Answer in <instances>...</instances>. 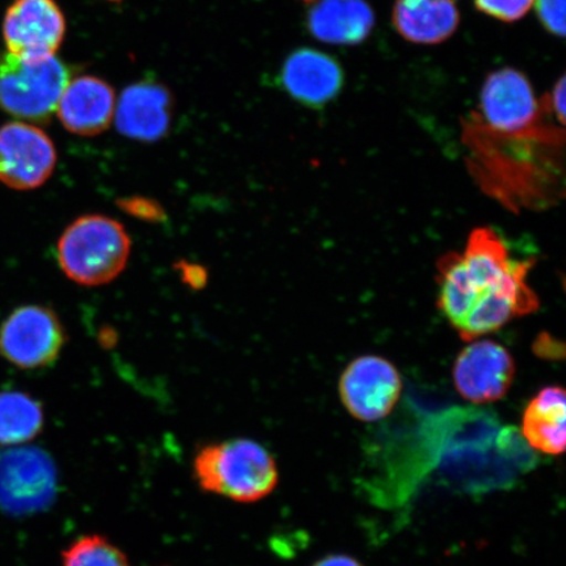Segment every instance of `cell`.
Instances as JSON below:
<instances>
[{
	"label": "cell",
	"instance_id": "cell-1",
	"mask_svg": "<svg viewBox=\"0 0 566 566\" xmlns=\"http://www.w3.org/2000/svg\"><path fill=\"white\" fill-rule=\"evenodd\" d=\"M534 260H514L492 229L473 230L463 253L438 263V306L460 337L472 342L535 313L539 300L527 275Z\"/></svg>",
	"mask_w": 566,
	"mask_h": 566
},
{
	"label": "cell",
	"instance_id": "cell-2",
	"mask_svg": "<svg viewBox=\"0 0 566 566\" xmlns=\"http://www.w3.org/2000/svg\"><path fill=\"white\" fill-rule=\"evenodd\" d=\"M497 134L471 118L464 126L469 167L481 189L513 211L544 209L564 197V129L546 124Z\"/></svg>",
	"mask_w": 566,
	"mask_h": 566
},
{
	"label": "cell",
	"instance_id": "cell-3",
	"mask_svg": "<svg viewBox=\"0 0 566 566\" xmlns=\"http://www.w3.org/2000/svg\"><path fill=\"white\" fill-rule=\"evenodd\" d=\"M193 475L202 491L239 504L264 500L279 484L271 452L245 438L203 446L195 457Z\"/></svg>",
	"mask_w": 566,
	"mask_h": 566
},
{
	"label": "cell",
	"instance_id": "cell-4",
	"mask_svg": "<svg viewBox=\"0 0 566 566\" xmlns=\"http://www.w3.org/2000/svg\"><path fill=\"white\" fill-rule=\"evenodd\" d=\"M132 242L122 223L106 216L77 218L56 244L62 272L83 286L116 280L129 260Z\"/></svg>",
	"mask_w": 566,
	"mask_h": 566
},
{
	"label": "cell",
	"instance_id": "cell-5",
	"mask_svg": "<svg viewBox=\"0 0 566 566\" xmlns=\"http://www.w3.org/2000/svg\"><path fill=\"white\" fill-rule=\"evenodd\" d=\"M70 82V71L55 55L0 56V108L25 123H48Z\"/></svg>",
	"mask_w": 566,
	"mask_h": 566
},
{
	"label": "cell",
	"instance_id": "cell-6",
	"mask_svg": "<svg viewBox=\"0 0 566 566\" xmlns=\"http://www.w3.org/2000/svg\"><path fill=\"white\" fill-rule=\"evenodd\" d=\"M66 344V332L52 308L28 304L0 325V356L19 369L51 366Z\"/></svg>",
	"mask_w": 566,
	"mask_h": 566
},
{
	"label": "cell",
	"instance_id": "cell-7",
	"mask_svg": "<svg viewBox=\"0 0 566 566\" xmlns=\"http://www.w3.org/2000/svg\"><path fill=\"white\" fill-rule=\"evenodd\" d=\"M480 108L481 115L473 118L497 134L528 130L552 113L547 96L537 102L528 77L513 67L494 71L486 77Z\"/></svg>",
	"mask_w": 566,
	"mask_h": 566
},
{
	"label": "cell",
	"instance_id": "cell-8",
	"mask_svg": "<svg viewBox=\"0 0 566 566\" xmlns=\"http://www.w3.org/2000/svg\"><path fill=\"white\" fill-rule=\"evenodd\" d=\"M56 473L52 459L35 448L0 452V511L28 515L52 504Z\"/></svg>",
	"mask_w": 566,
	"mask_h": 566
},
{
	"label": "cell",
	"instance_id": "cell-9",
	"mask_svg": "<svg viewBox=\"0 0 566 566\" xmlns=\"http://www.w3.org/2000/svg\"><path fill=\"white\" fill-rule=\"evenodd\" d=\"M401 389L398 369L378 356L354 359L338 381L343 406L354 419L364 422L386 419L398 405Z\"/></svg>",
	"mask_w": 566,
	"mask_h": 566
},
{
	"label": "cell",
	"instance_id": "cell-10",
	"mask_svg": "<svg viewBox=\"0 0 566 566\" xmlns=\"http://www.w3.org/2000/svg\"><path fill=\"white\" fill-rule=\"evenodd\" d=\"M56 150L48 134L30 123L0 127V182L15 190L38 189L51 179Z\"/></svg>",
	"mask_w": 566,
	"mask_h": 566
},
{
	"label": "cell",
	"instance_id": "cell-11",
	"mask_svg": "<svg viewBox=\"0 0 566 566\" xmlns=\"http://www.w3.org/2000/svg\"><path fill=\"white\" fill-rule=\"evenodd\" d=\"M66 34V20L55 0H15L3 19L9 54L19 59L54 55Z\"/></svg>",
	"mask_w": 566,
	"mask_h": 566
},
{
	"label": "cell",
	"instance_id": "cell-12",
	"mask_svg": "<svg viewBox=\"0 0 566 566\" xmlns=\"http://www.w3.org/2000/svg\"><path fill=\"white\" fill-rule=\"evenodd\" d=\"M514 374L512 354L504 346L484 339L460 352L452 379L463 399L486 405L504 398L513 385Z\"/></svg>",
	"mask_w": 566,
	"mask_h": 566
},
{
	"label": "cell",
	"instance_id": "cell-13",
	"mask_svg": "<svg viewBox=\"0 0 566 566\" xmlns=\"http://www.w3.org/2000/svg\"><path fill=\"white\" fill-rule=\"evenodd\" d=\"M281 84L295 102L321 109L342 94L345 73L334 56L302 48L283 62Z\"/></svg>",
	"mask_w": 566,
	"mask_h": 566
},
{
	"label": "cell",
	"instance_id": "cell-14",
	"mask_svg": "<svg viewBox=\"0 0 566 566\" xmlns=\"http://www.w3.org/2000/svg\"><path fill=\"white\" fill-rule=\"evenodd\" d=\"M116 94L101 77L84 75L69 82L56 105L65 129L81 137H95L111 126L116 113Z\"/></svg>",
	"mask_w": 566,
	"mask_h": 566
},
{
	"label": "cell",
	"instance_id": "cell-15",
	"mask_svg": "<svg viewBox=\"0 0 566 566\" xmlns=\"http://www.w3.org/2000/svg\"><path fill=\"white\" fill-rule=\"evenodd\" d=\"M116 123L125 137L154 142L165 137L172 117V97L161 84L127 87L116 105Z\"/></svg>",
	"mask_w": 566,
	"mask_h": 566
},
{
	"label": "cell",
	"instance_id": "cell-16",
	"mask_svg": "<svg viewBox=\"0 0 566 566\" xmlns=\"http://www.w3.org/2000/svg\"><path fill=\"white\" fill-rule=\"evenodd\" d=\"M374 25V11L366 0H318L307 15L308 32L331 45L363 44Z\"/></svg>",
	"mask_w": 566,
	"mask_h": 566
},
{
	"label": "cell",
	"instance_id": "cell-17",
	"mask_svg": "<svg viewBox=\"0 0 566 566\" xmlns=\"http://www.w3.org/2000/svg\"><path fill=\"white\" fill-rule=\"evenodd\" d=\"M392 23L402 39L437 45L457 32L460 15L454 0H396Z\"/></svg>",
	"mask_w": 566,
	"mask_h": 566
},
{
	"label": "cell",
	"instance_id": "cell-18",
	"mask_svg": "<svg viewBox=\"0 0 566 566\" xmlns=\"http://www.w3.org/2000/svg\"><path fill=\"white\" fill-rule=\"evenodd\" d=\"M522 434L536 451L562 455L566 440V399L562 387L537 392L523 413Z\"/></svg>",
	"mask_w": 566,
	"mask_h": 566
},
{
	"label": "cell",
	"instance_id": "cell-19",
	"mask_svg": "<svg viewBox=\"0 0 566 566\" xmlns=\"http://www.w3.org/2000/svg\"><path fill=\"white\" fill-rule=\"evenodd\" d=\"M44 427L41 402L21 391L0 392V444L30 442Z\"/></svg>",
	"mask_w": 566,
	"mask_h": 566
},
{
	"label": "cell",
	"instance_id": "cell-20",
	"mask_svg": "<svg viewBox=\"0 0 566 566\" xmlns=\"http://www.w3.org/2000/svg\"><path fill=\"white\" fill-rule=\"evenodd\" d=\"M62 566H132L124 552L101 535L82 536L63 552Z\"/></svg>",
	"mask_w": 566,
	"mask_h": 566
},
{
	"label": "cell",
	"instance_id": "cell-21",
	"mask_svg": "<svg viewBox=\"0 0 566 566\" xmlns=\"http://www.w3.org/2000/svg\"><path fill=\"white\" fill-rule=\"evenodd\" d=\"M534 3L535 0H475L480 12L504 23H514L525 18Z\"/></svg>",
	"mask_w": 566,
	"mask_h": 566
},
{
	"label": "cell",
	"instance_id": "cell-22",
	"mask_svg": "<svg viewBox=\"0 0 566 566\" xmlns=\"http://www.w3.org/2000/svg\"><path fill=\"white\" fill-rule=\"evenodd\" d=\"M537 18L544 30L563 39L565 35V0H535Z\"/></svg>",
	"mask_w": 566,
	"mask_h": 566
},
{
	"label": "cell",
	"instance_id": "cell-23",
	"mask_svg": "<svg viewBox=\"0 0 566 566\" xmlns=\"http://www.w3.org/2000/svg\"><path fill=\"white\" fill-rule=\"evenodd\" d=\"M124 208L133 216L144 219H153V221L154 219H159L163 214L158 203L145 200V198H133V200H127L125 201Z\"/></svg>",
	"mask_w": 566,
	"mask_h": 566
},
{
	"label": "cell",
	"instance_id": "cell-24",
	"mask_svg": "<svg viewBox=\"0 0 566 566\" xmlns=\"http://www.w3.org/2000/svg\"><path fill=\"white\" fill-rule=\"evenodd\" d=\"M565 76L555 84L554 90L547 95L552 113L557 117L562 126L565 125Z\"/></svg>",
	"mask_w": 566,
	"mask_h": 566
},
{
	"label": "cell",
	"instance_id": "cell-25",
	"mask_svg": "<svg viewBox=\"0 0 566 566\" xmlns=\"http://www.w3.org/2000/svg\"><path fill=\"white\" fill-rule=\"evenodd\" d=\"M314 566H364L356 558L346 555H331L318 560Z\"/></svg>",
	"mask_w": 566,
	"mask_h": 566
},
{
	"label": "cell",
	"instance_id": "cell-26",
	"mask_svg": "<svg viewBox=\"0 0 566 566\" xmlns=\"http://www.w3.org/2000/svg\"><path fill=\"white\" fill-rule=\"evenodd\" d=\"M306 2H311V0H306Z\"/></svg>",
	"mask_w": 566,
	"mask_h": 566
}]
</instances>
